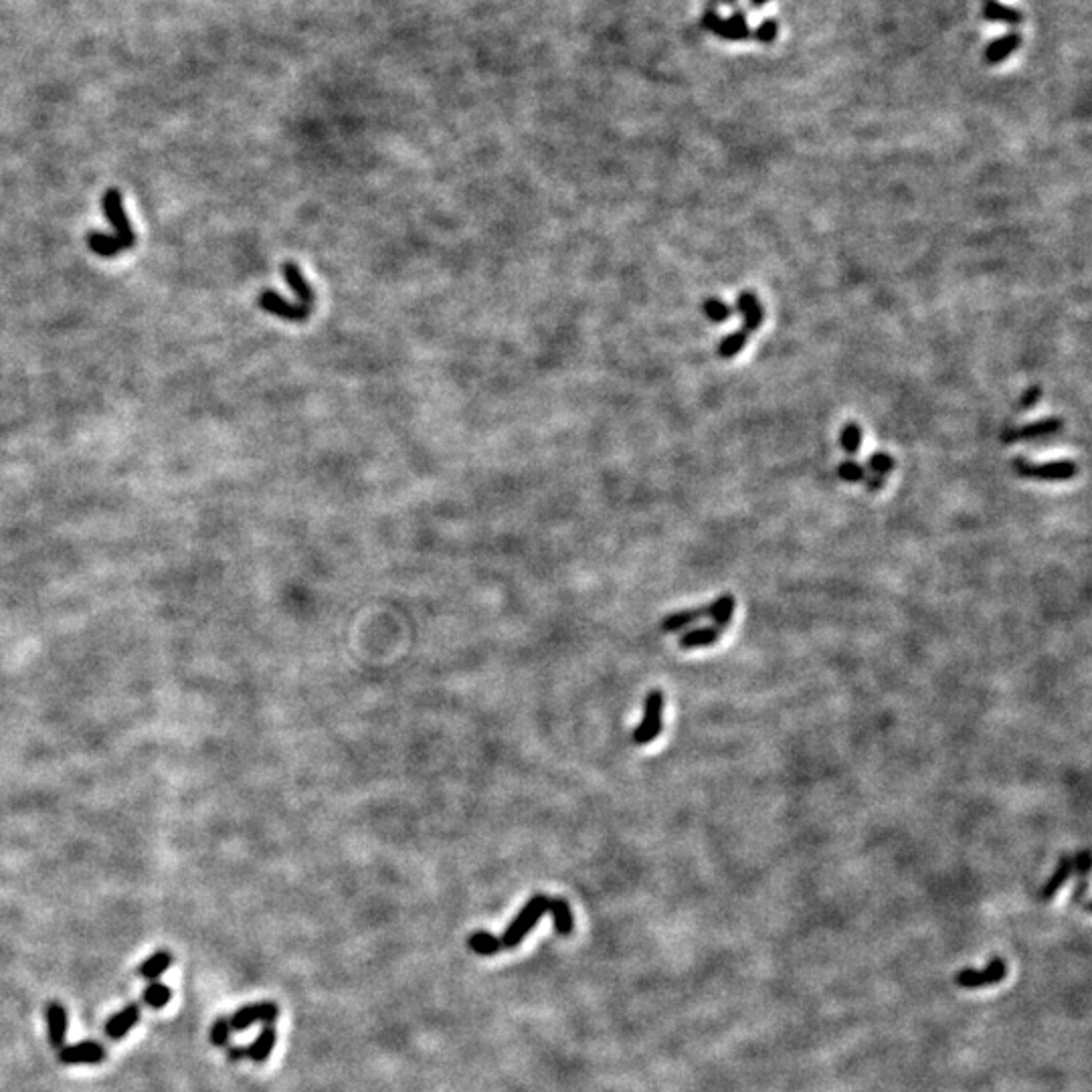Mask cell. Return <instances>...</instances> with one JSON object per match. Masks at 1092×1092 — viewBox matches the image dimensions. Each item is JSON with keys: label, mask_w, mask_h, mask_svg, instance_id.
<instances>
[{"label": "cell", "mask_w": 1092, "mask_h": 1092, "mask_svg": "<svg viewBox=\"0 0 1092 1092\" xmlns=\"http://www.w3.org/2000/svg\"><path fill=\"white\" fill-rule=\"evenodd\" d=\"M546 902H548L546 894H534L532 899L526 902V905L521 908V913L516 915L514 921H512L506 926V931L502 932V937H500L502 948H508L510 951V948H516L522 943L526 935H529L534 926L538 924L540 918L546 915Z\"/></svg>", "instance_id": "1"}, {"label": "cell", "mask_w": 1092, "mask_h": 1092, "mask_svg": "<svg viewBox=\"0 0 1092 1092\" xmlns=\"http://www.w3.org/2000/svg\"><path fill=\"white\" fill-rule=\"evenodd\" d=\"M1014 472L1020 478L1040 481H1068L1079 473V465L1072 459H1054L1048 464H1031L1023 457L1014 459Z\"/></svg>", "instance_id": "2"}, {"label": "cell", "mask_w": 1092, "mask_h": 1092, "mask_svg": "<svg viewBox=\"0 0 1092 1092\" xmlns=\"http://www.w3.org/2000/svg\"><path fill=\"white\" fill-rule=\"evenodd\" d=\"M664 692L658 688L650 690V694L645 696L644 718L634 730V743L639 744V747H642V744H650L660 736L661 728H664Z\"/></svg>", "instance_id": "3"}, {"label": "cell", "mask_w": 1092, "mask_h": 1092, "mask_svg": "<svg viewBox=\"0 0 1092 1092\" xmlns=\"http://www.w3.org/2000/svg\"><path fill=\"white\" fill-rule=\"evenodd\" d=\"M700 22H702V29H706V31L727 41H747L749 37H752L747 17L741 11H736L728 19H722L717 11H706Z\"/></svg>", "instance_id": "4"}, {"label": "cell", "mask_w": 1092, "mask_h": 1092, "mask_svg": "<svg viewBox=\"0 0 1092 1092\" xmlns=\"http://www.w3.org/2000/svg\"><path fill=\"white\" fill-rule=\"evenodd\" d=\"M1007 975V963L1004 957H991L983 969H961L955 975V985L963 989H979L988 985L1001 983Z\"/></svg>", "instance_id": "5"}, {"label": "cell", "mask_w": 1092, "mask_h": 1092, "mask_svg": "<svg viewBox=\"0 0 1092 1092\" xmlns=\"http://www.w3.org/2000/svg\"><path fill=\"white\" fill-rule=\"evenodd\" d=\"M102 210H103V215L108 217L111 227L116 229V237L122 241L126 250H130V247L135 243V235H134L130 221H127L124 201H122V194H119V191H116V188L105 191V194L102 197Z\"/></svg>", "instance_id": "6"}, {"label": "cell", "mask_w": 1092, "mask_h": 1092, "mask_svg": "<svg viewBox=\"0 0 1092 1092\" xmlns=\"http://www.w3.org/2000/svg\"><path fill=\"white\" fill-rule=\"evenodd\" d=\"M277 1015H280V1007H277L274 1001H259V1004L243 1006L229 1018L231 1031H245L247 1028H251L253 1023H263V1026H266V1023H274Z\"/></svg>", "instance_id": "7"}, {"label": "cell", "mask_w": 1092, "mask_h": 1092, "mask_svg": "<svg viewBox=\"0 0 1092 1092\" xmlns=\"http://www.w3.org/2000/svg\"><path fill=\"white\" fill-rule=\"evenodd\" d=\"M259 308L288 322H306L312 312V308H306L302 304H290L288 300H283L280 293L275 291H263L259 296Z\"/></svg>", "instance_id": "8"}, {"label": "cell", "mask_w": 1092, "mask_h": 1092, "mask_svg": "<svg viewBox=\"0 0 1092 1092\" xmlns=\"http://www.w3.org/2000/svg\"><path fill=\"white\" fill-rule=\"evenodd\" d=\"M63 1064H100L105 1060V1048L95 1040H84L75 1046H63L59 1050Z\"/></svg>", "instance_id": "9"}, {"label": "cell", "mask_w": 1092, "mask_h": 1092, "mask_svg": "<svg viewBox=\"0 0 1092 1092\" xmlns=\"http://www.w3.org/2000/svg\"><path fill=\"white\" fill-rule=\"evenodd\" d=\"M736 310H739L743 314V318H744L743 328H741L743 333H747L749 336L752 333H757V330L760 328V324H763V320H765V310H763V306H760V302H759L757 293L743 291L741 296H739V300H736Z\"/></svg>", "instance_id": "10"}, {"label": "cell", "mask_w": 1092, "mask_h": 1092, "mask_svg": "<svg viewBox=\"0 0 1092 1092\" xmlns=\"http://www.w3.org/2000/svg\"><path fill=\"white\" fill-rule=\"evenodd\" d=\"M138 1022H140V1006L138 1004H130V1006H126L122 1012L114 1014L108 1022H105L103 1031H105V1036L110 1038V1040H122V1038Z\"/></svg>", "instance_id": "11"}, {"label": "cell", "mask_w": 1092, "mask_h": 1092, "mask_svg": "<svg viewBox=\"0 0 1092 1092\" xmlns=\"http://www.w3.org/2000/svg\"><path fill=\"white\" fill-rule=\"evenodd\" d=\"M1062 425H1064V423H1062V419H1058V417L1036 421V423L1023 425V427H1018V429H1007V431L1004 433V441L1006 443H1012V441H1018V439H1034V437L1052 435V433L1060 431Z\"/></svg>", "instance_id": "12"}, {"label": "cell", "mask_w": 1092, "mask_h": 1092, "mask_svg": "<svg viewBox=\"0 0 1092 1092\" xmlns=\"http://www.w3.org/2000/svg\"><path fill=\"white\" fill-rule=\"evenodd\" d=\"M45 1015H47L49 1044L55 1050H62L65 1046V1034H67V1009L59 1004V1001H51Z\"/></svg>", "instance_id": "13"}, {"label": "cell", "mask_w": 1092, "mask_h": 1092, "mask_svg": "<svg viewBox=\"0 0 1092 1092\" xmlns=\"http://www.w3.org/2000/svg\"><path fill=\"white\" fill-rule=\"evenodd\" d=\"M546 915H551L554 931L559 932L561 937H569L572 929H575V916H572L571 905L564 899H561V896H553V899H548Z\"/></svg>", "instance_id": "14"}, {"label": "cell", "mask_w": 1092, "mask_h": 1092, "mask_svg": "<svg viewBox=\"0 0 1092 1092\" xmlns=\"http://www.w3.org/2000/svg\"><path fill=\"white\" fill-rule=\"evenodd\" d=\"M282 274L285 277V282L290 283V288L296 291L298 304H302L306 308H312L314 306V291L310 288V283L306 282V277L302 275V271H300V267L296 266V263H291V261L285 263V266L282 267Z\"/></svg>", "instance_id": "15"}, {"label": "cell", "mask_w": 1092, "mask_h": 1092, "mask_svg": "<svg viewBox=\"0 0 1092 1092\" xmlns=\"http://www.w3.org/2000/svg\"><path fill=\"white\" fill-rule=\"evenodd\" d=\"M1072 872H1074L1072 858L1071 856H1062L1060 860H1058V864H1056V868H1054V872H1052V876L1048 878V883L1042 886L1040 900H1044V902L1046 900H1052L1054 896L1060 892V888L1068 883V878L1072 876Z\"/></svg>", "instance_id": "16"}, {"label": "cell", "mask_w": 1092, "mask_h": 1092, "mask_svg": "<svg viewBox=\"0 0 1092 1092\" xmlns=\"http://www.w3.org/2000/svg\"><path fill=\"white\" fill-rule=\"evenodd\" d=\"M1022 45V37L1018 33H1009L999 37V39L991 41L988 45V49H985V62L989 65H998L1001 62H1006V59L1012 55L1014 51H1018Z\"/></svg>", "instance_id": "17"}, {"label": "cell", "mask_w": 1092, "mask_h": 1092, "mask_svg": "<svg viewBox=\"0 0 1092 1092\" xmlns=\"http://www.w3.org/2000/svg\"><path fill=\"white\" fill-rule=\"evenodd\" d=\"M735 607H736V599L733 593H725L720 595L718 599H714L710 605H706L708 609V617L714 621V628H718L725 631L730 621H733L735 615Z\"/></svg>", "instance_id": "18"}, {"label": "cell", "mask_w": 1092, "mask_h": 1092, "mask_svg": "<svg viewBox=\"0 0 1092 1092\" xmlns=\"http://www.w3.org/2000/svg\"><path fill=\"white\" fill-rule=\"evenodd\" d=\"M275 1042H277V1031L274 1028V1023H266L261 1030V1034L255 1038V1042L250 1046V1048H247V1058L261 1064V1062H266L271 1056V1052H274L275 1048Z\"/></svg>", "instance_id": "19"}, {"label": "cell", "mask_w": 1092, "mask_h": 1092, "mask_svg": "<svg viewBox=\"0 0 1092 1092\" xmlns=\"http://www.w3.org/2000/svg\"><path fill=\"white\" fill-rule=\"evenodd\" d=\"M725 634V631L718 628H698L692 629L688 634H684L680 639H677V645H680V650H696V647H708L714 645L720 639V636Z\"/></svg>", "instance_id": "20"}, {"label": "cell", "mask_w": 1092, "mask_h": 1092, "mask_svg": "<svg viewBox=\"0 0 1092 1092\" xmlns=\"http://www.w3.org/2000/svg\"><path fill=\"white\" fill-rule=\"evenodd\" d=\"M704 617H708L706 605L698 607V609H686V612H677V613L668 615L666 620L661 621L660 628L664 634H676V631L688 628V625L692 623H698L700 620H704Z\"/></svg>", "instance_id": "21"}, {"label": "cell", "mask_w": 1092, "mask_h": 1092, "mask_svg": "<svg viewBox=\"0 0 1092 1092\" xmlns=\"http://www.w3.org/2000/svg\"><path fill=\"white\" fill-rule=\"evenodd\" d=\"M87 245L92 247V251L95 255H100V258H114V255L126 250L122 241H119L116 235H108V233H103V231L89 233Z\"/></svg>", "instance_id": "22"}, {"label": "cell", "mask_w": 1092, "mask_h": 1092, "mask_svg": "<svg viewBox=\"0 0 1092 1092\" xmlns=\"http://www.w3.org/2000/svg\"><path fill=\"white\" fill-rule=\"evenodd\" d=\"M983 17L993 22H1007V25H1020L1023 21V14L1018 9L998 3V0H988V3H985Z\"/></svg>", "instance_id": "23"}, {"label": "cell", "mask_w": 1092, "mask_h": 1092, "mask_svg": "<svg viewBox=\"0 0 1092 1092\" xmlns=\"http://www.w3.org/2000/svg\"><path fill=\"white\" fill-rule=\"evenodd\" d=\"M468 947L473 953L481 955V957H492V955L502 951L500 937H494L492 932H488V931L472 932V935L468 937Z\"/></svg>", "instance_id": "24"}, {"label": "cell", "mask_w": 1092, "mask_h": 1092, "mask_svg": "<svg viewBox=\"0 0 1092 1092\" xmlns=\"http://www.w3.org/2000/svg\"><path fill=\"white\" fill-rule=\"evenodd\" d=\"M170 965H172V955L168 951H156L138 967V975L148 979V981H154V979L160 977Z\"/></svg>", "instance_id": "25"}, {"label": "cell", "mask_w": 1092, "mask_h": 1092, "mask_svg": "<svg viewBox=\"0 0 1092 1092\" xmlns=\"http://www.w3.org/2000/svg\"><path fill=\"white\" fill-rule=\"evenodd\" d=\"M747 341H749V334L743 333V330H736V333L728 334L727 338H722L720 344H718V357L725 358V360L735 358L736 354L743 352Z\"/></svg>", "instance_id": "26"}, {"label": "cell", "mask_w": 1092, "mask_h": 1092, "mask_svg": "<svg viewBox=\"0 0 1092 1092\" xmlns=\"http://www.w3.org/2000/svg\"><path fill=\"white\" fill-rule=\"evenodd\" d=\"M142 998H144V1004H146L148 1007H152V1009H162V1007L167 1006L168 1001H170V998H172V991H170V988H167V985H164V983L152 981V983H150L148 988L144 989V993H142Z\"/></svg>", "instance_id": "27"}, {"label": "cell", "mask_w": 1092, "mask_h": 1092, "mask_svg": "<svg viewBox=\"0 0 1092 1092\" xmlns=\"http://www.w3.org/2000/svg\"><path fill=\"white\" fill-rule=\"evenodd\" d=\"M840 443L843 451H846L848 456L858 454V449L862 446V429L854 421H850V423L843 425L842 435H840Z\"/></svg>", "instance_id": "28"}, {"label": "cell", "mask_w": 1092, "mask_h": 1092, "mask_svg": "<svg viewBox=\"0 0 1092 1092\" xmlns=\"http://www.w3.org/2000/svg\"><path fill=\"white\" fill-rule=\"evenodd\" d=\"M702 312L706 314V318L710 322L722 324V322L730 320V316H733V308L722 302V300L718 298H708L702 304Z\"/></svg>", "instance_id": "29"}, {"label": "cell", "mask_w": 1092, "mask_h": 1092, "mask_svg": "<svg viewBox=\"0 0 1092 1092\" xmlns=\"http://www.w3.org/2000/svg\"><path fill=\"white\" fill-rule=\"evenodd\" d=\"M229 1036H231L229 1018H218L213 1023V1028H210V1044L217 1046V1048H225V1046H229Z\"/></svg>", "instance_id": "30"}, {"label": "cell", "mask_w": 1092, "mask_h": 1092, "mask_svg": "<svg viewBox=\"0 0 1092 1092\" xmlns=\"http://www.w3.org/2000/svg\"><path fill=\"white\" fill-rule=\"evenodd\" d=\"M838 476H840L843 481H850V484H856V481H862V480H866V470L862 468L860 464L850 462V459H848V462H842V464L838 465Z\"/></svg>", "instance_id": "31"}, {"label": "cell", "mask_w": 1092, "mask_h": 1092, "mask_svg": "<svg viewBox=\"0 0 1092 1092\" xmlns=\"http://www.w3.org/2000/svg\"><path fill=\"white\" fill-rule=\"evenodd\" d=\"M777 31H779L777 21H775V19H765V21L760 22V25L755 29V33H751V35H755V39H757L759 43H763V45H771L775 39H777Z\"/></svg>", "instance_id": "32"}, {"label": "cell", "mask_w": 1092, "mask_h": 1092, "mask_svg": "<svg viewBox=\"0 0 1092 1092\" xmlns=\"http://www.w3.org/2000/svg\"><path fill=\"white\" fill-rule=\"evenodd\" d=\"M868 465H870V470L876 473V476H883L884 478L888 472L894 470V457L888 456V454H874L868 459Z\"/></svg>", "instance_id": "33"}, {"label": "cell", "mask_w": 1092, "mask_h": 1092, "mask_svg": "<svg viewBox=\"0 0 1092 1092\" xmlns=\"http://www.w3.org/2000/svg\"><path fill=\"white\" fill-rule=\"evenodd\" d=\"M1072 868H1074V872H1079V874H1082V876H1087L1088 870H1090V854H1088V850H1082L1080 854H1076L1072 858Z\"/></svg>", "instance_id": "34"}, {"label": "cell", "mask_w": 1092, "mask_h": 1092, "mask_svg": "<svg viewBox=\"0 0 1092 1092\" xmlns=\"http://www.w3.org/2000/svg\"><path fill=\"white\" fill-rule=\"evenodd\" d=\"M1040 397H1042V389L1040 387H1038V385L1030 387L1026 393H1023V397H1022V406H1023V409H1030V406H1034L1038 401H1040Z\"/></svg>", "instance_id": "35"}, {"label": "cell", "mask_w": 1092, "mask_h": 1092, "mask_svg": "<svg viewBox=\"0 0 1092 1092\" xmlns=\"http://www.w3.org/2000/svg\"><path fill=\"white\" fill-rule=\"evenodd\" d=\"M227 1058L229 1062H239L247 1058V1048H241V1046H227Z\"/></svg>", "instance_id": "36"}, {"label": "cell", "mask_w": 1092, "mask_h": 1092, "mask_svg": "<svg viewBox=\"0 0 1092 1092\" xmlns=\"http://www.w3.org/2000/svg\"><path fill=\"white\" fill-rule=\"evenodd\" d=\"M866 488H868L870 492H878V489L884 488V478L883 476H876V473H874L872 478H866Z\"/></svg>", "instance_id": "37"}, {"label": "cell", "mask_w": 1092, "mask_h": 1092, "mask_svg": "<svg viewBox=\"0 0 1092 1092\" xmlns=\"http://www.w3.org/2000/svg\"><path fill=\"white\" fill-rule=\"evenodd\" d=\"M751 3H752V4H755V6H763V4H767V3H769V0H751Z\"/></svg>", "instance_id": "38"}, {"label": "cell", "mask_w": 1092, "mask_h": 1092, "mask_svg": "<svg viewBox=\"0 0 1092 1092\" xmlns=\"http://www.w3.org/2000/svg\"><path fill=\"white\" fill-rule=\"evenodd\" d=\"M722 3H725V4H735L736 0H722Z\"/></svg>", "instance_id": "39"}]
</instances>
